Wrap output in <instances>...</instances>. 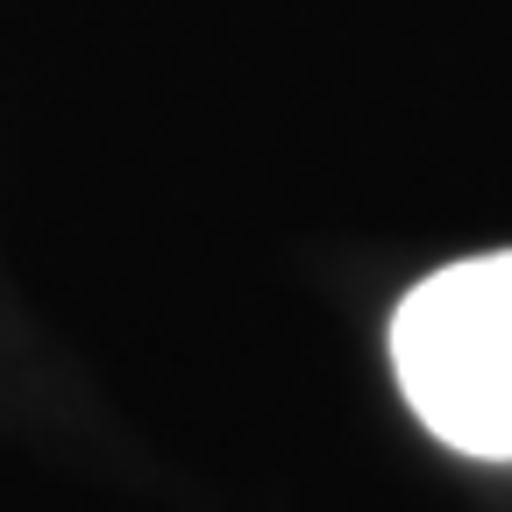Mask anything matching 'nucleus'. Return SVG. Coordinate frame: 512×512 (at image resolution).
Masks as SVG:
<instances>
[{
	"mask_svg": "<svg viewBox=\"0 0 512 512\" xmlns=\"http://www.w3.org/2000/svg\"><path fill=\"white\" fill-rule=\"evenodd\" d=\"M392 363L427 434L512 463V249L413 285L392 320Z\"/></svg>",
	"mask_w": 512,
	"mask_h": 512,
	"instance_id": "f257e3e1",
	"label": "nucleus"
}]
</instances>
